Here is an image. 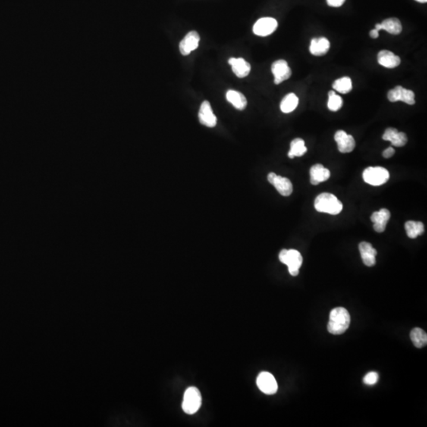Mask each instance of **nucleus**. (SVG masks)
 <instances>
[{
  "label": "nucleus",
  "instance_id": "nucleus-1",
  "mask_svg": "<svg viewBox=\"0 0 427 427\" xmlns=\"http://www.w3.org/2000/svg\"><path fill=\"white\" fill-rule=\"evenodd\" d=\"M350 317L345 308L338 307L331 310L328 324V332L332 335L343 334L348 329Z\"/></svg>",
  "mask_w": 427,
  "mask_h": 427
},
{
  "label": "nucleus",
  "instance_id": "nucleus-2",
  "mask_svg": "<svg viewBox=\"0 0 427 427\" xmlns=\"http://www.w3.org/2000/svg\"><path fill=\"white\" fill-rule=\"evenodd\" d=\"M315 209L318 212L326 213L329 215H339L343 210V203L337 196L331 193H321L314 202Z\"/></svg>",
  "mask_w": 427,
  "mask_h": 427
},
{
  "label": "nucleus",
  "instance_id": "nucleus-3",
  "mask_svg": "<svg viewBox=\"0 0 427 427\" xmlns=\"http://www.w3.org/2000/svg\"><path fill=\"white\" fill-rule=\"evenodd\" d=\"M279 257L283 264L287 265L289 273L292 276H297L303 261L300 252L295 249H283L280 252Z\"/></svg>",
  "mask_w": 427,
  "mask_h": 427
},
{
  "label": "nucleus",
  "instance_id": "nucleus-4",
  "mask_svg": "<svg viewBox=\"0 0 427 427\" xmlns=\"http://www.w3.org/2000/svg\"><path fill=\"white\" fill-rule=\"evenodd\" d=\"M202 404V396L200 392L196 387H190L186 390L184 400L182 403V409L186 414L193 415L200 409Z\"/></svg>",
  "mask_w": 427,
  "mask_h": 427
},
{
  "label": "nucleus",
  "instance_id": "nucleus-5",
  "mask_svg": "<svg viewBox=\"0 0 427 427\" xmlns=\"http://www.w3.org/2000/svg\"><path fill=\"white\" fill-rule=\"evenodd\" d=\"M389 172L383 167H368L363 172L364 181L373 186L385 184L389 179Z\"/></svg>",
  "mask_w": 427,
  "mask_h": 427
},
{
  "label": "nucleus",
  "instance_id": "nucleus-6",
  "mask_svg": "<svg viewBox=\"0 0 427 427\" xmlns=\"http://www.w3.org/2000/svg\"><path fill=\"white\" fill-rule=\"evenodd\" d=\"M415 94L411 89H405L403 86H397L388 91V99L391 102L403 101L407 105H413L415 103Z\"/></svg>",
  "mask_w": 427,
  "mask_h": 427
},
{
  "label": "nucleus",
  "instance_id": "nucleus-7",
  "mask_svg": "<svg viewBox=\"0 0 427 427\" xmlns=\"http://www.w3.org/2000/svg\"><path fill=\"white\" fill-rule=\"evenodd\" d=\"M258 388L267 395H273L278 391V384L272 374L268 372H262L256 379Z\"/></svg>",
  "mask_w": 427,
  "mask_h": 427
},
{
  "label": "nucleus",
  "instance_id": "nucleus-8",
  "mask_svg": "<svg viewBox=\"0 0 427 427\" xmlns=\"http://www.w3.org/2000/svg\"><path fill=\"white\" fill-rule=\"evenodd\" d=\"M268 180L270 184H272L276 189L282 196H289L292 194L293 184L287 177L276 175L274 173H270L268 175Z\"/></svg>",
  "mask_w": 427,
  "mask_h": 427
},
{
  "label": "nucleus",
  "instance_id": "nucleus-9",
  "mask_svg": "<svg viewBox=\"0 0 427 427\" xmlns=\"http://www.w3.org/2000/svg\"><path fill=\"white\" fill-rule=\"evenodd\" d=\"M271 71L274 78V84L276 85L290 79L292 75L291 69L289 67L287 61L284 60L274 61L271 65Z\"/></svg>",
  "mask_w": 427,
  "mask_h": 427
},
{
  "label": "nucleus",
  "instance_id": "nucleus-10",
  "mask_svg": "<svg viewBox=\"0 0 427 427\" xmlns=\"http://www.w3.org/2000/svg\"><path fill=\"white\" fill-rule=\"evenodd\" d=\"M278 23L273 17H262L253 26V33L256 36H267L276 30Z\"/></svg>",
  "mask_w": 427,
  "mask_h": 427
},
{
  "label": "nucleus",
  "instance_id": "nucleus-11",
  "mask_svg": "<svg viewBox=\"0 0 427 427\" xmlns=\"http://www.w3.org/2000/svg\"><path fill=\"white\" fill-rule=\"evenodd\" d=\"M200 42V36L196 31H191L184 36L179 45L180 53L183 55H189L194 50L197 49Z\"/></svg>",
  "mask_w": 427,
  "mask_h": 427
},
{
  "label": "nucleus",
  "instance_id": "nucleus-12",
  "mask_svg": "<svg viewBox=\"0 0 427 427\" xmlns=\"http://www.w3.org/2000/svg\"><path fill=\"white\" fill-rule=\"evenodd\" d=\"M335 140L337 142L339 151L341 153H350L355 149V139L344 131H337L335 134Z\"/></svg>",
  "mask_w": 427,
  "mask_h": 427
},
{
  "label": "nucleus",
  "instance_id": "nucleus-13",
  "mask_svg": "<svg viewBox=\"0 0 427 427\" xmlns=\"http://www.w3.org/2000/svg\"><path fill=\"white\" fill-rule=\"evenodd\" d=\"M199 120L201 124L208 127H215L217 124V117L213 113L209 101H205L201 104L199 111Z\"/></svg>",
  "mask_w": 427,
  "mask_h": 427
},
{
  "label": "nucleus",
  "instance_id": "nucleus-14",
  "mask_svg": "<svg viewBox=\"0 0 427 427\" xmlns=\"http://www.w3.org/2000/svg\"><path fill=\"white\" fill-rule=\"evenodd\" d=\"M391 214L388 209L382 208L378 211H375L371 215V221L374 223V229L378 233H383L385 230L386 226L389 221Z\"/></svg>",
  "mask_w": 427,
  "mask_h": 427
},
{
  "label": "nucleus",
  "instance_id": "nucleus-15",
  "mask_svg": "<svg viewBox=\"0 0 427 427\" xmlns=\"http://www.w3.org/2000/svg\"><path fill=\"white\" fill-rule=\"evenodd\" d=\"M382 139L385 141H389L393 146H396V147H402L407 142L406 135L403 132H398V130L394 127H388L386 129L383 135Z\"/></svg>",
  "mask_w": 427,
  "mask_h": 427
},
{
  "label": "nucleus",
  "instance_id": "nucleus-16",
  "mask_svg": "<svg viewBox=\"0 0 427 427\" xmlns=\"http://www.w3.org/2000/svg\"><path fill=\"white\" fill-rule=\"evenodd\" d=\"M359 252L365 266L373 267L376 264V256L378 252L369 242H361L359 246Z\"/></svg>",
  "mask_w": 427,
  "mask_h": 427
},
{
  "label": "nucleus",
  "instance_id": "nucleus-17",
  "mask_svg": "<svg viewBox=\"0 0 427 427\" xmlns=\"http://www.w3.org/2000/svg\"><path fill=\"white\" fill-rule=\"evenodd\" d=\"M229 64L231 66L233 73L240 79L247 77L251 71V65L242 58H230Z\"/></svg>",
  "mask_w": 427,
  "mask_h": 427
},
{
  "label": "nucleus",
  "instance_id": "nucleus-18",
  "mask_svg": "<svg viewBox=\"0 0 427 427\" xmlns=\"http://www.w3.org/2000/svg\"><path fill=\"white\" fill-rule=\"evenodd\" d=\"M310 182L313 185H318L321 182L326 181L330 178L329 170L324 168L321 164L312 165L310 169Z\"/></svg>",
  "mask_w": 427,
  "mask_h": 427
},
{
  "label": "nucleus",
  "instance_id": "nucleus-19",
  "mask_svg": "<svg viewBox=\"0 0 427 427\" xmlns=\"http://www.w3.org/2000/svg\"><path fill=\"white\" fill-rule=\"evenodd\" d=\"M375 29L380 31V30H385L390 34L398 35L402 32L401 23L398 18L396 17H390V18L385 19L381 23L376 24Z\"/></svg>",
  "mask_w": 427,
  "mask_h": 427
},
{
  "label": "nucleus",
  "instance_id": "nucleus-20",
  "mask_svg": "<svg viewBox=\"0 0 427 427\" xmlns=\"http://www.w3.org/2000/svg\"><path fill=\"white\" fill-rule=\"evenodd\" d=\"M378 62L380 65L386 68L391 69L398 67L401 60L400 57L395 55L393 52H390L388 50H382L378 53Z\"/></svg>",
  "mask_w": 427,
  "mask_h": 427
},
{
  "label": "nucleus",
  "instance_id": "nucleus-21",
  "mask_svg": "<svg viewBox=\"0 0 427 427\" xmlns=\"http://www.w3.org/2000/svg\"><path fill=\"white\" fill-rule=\"evenodd\" d=\"M330 49V42L327 38H313L311 41L309 52L316 57H322L325 55Z\"/></svg>",
  "mask_w": 427,
  "mask_h": 427
},
{
  "label": "nucleus",
  "instance_id": "nucleus-22",
  "mask_svg": "<svg viewBox=\"0 0 427 427\" xmlns=\"http://www.w3.org/2000/svg\"><path fill=\"white\" fill-rule=\"evenodd\" d=\"M228 102L238 110H244L247 106V99L243 94L239 91L228 90L226 95Z\"/></svg>",
  "mask_w": 427,
  "mask_h": 427
},
{
  "label": "nucleus",
  "instance_id": "nucleus-23",
  "mask_svg": "<svg viewBox=\"0 0 427 427\" xmlns=\"http://www.w3.org/2000/svg\"><path fill=\"white\" fill-rule=\"evenodd\" d=\"M299 98L295 94L290 93L283 98L280 104V109L284 114H290L293 110H295L299 105Z\"/></svg>",
  "mask_w": 427,
  "mask_h": 427
},
{
  "label": "nucleus",
  "instance_id": "nucleus-24",
  "mask_svg": "<svg viewBox=\"0 0 427 427\" xmlns=\"http://www.w3.org/2000/svg\"><path fill=\"white\" fill-rule=\"evenodd\" d=\"M404 227L406 235L412 239L416 238L417 237L422 235L425 230L422 221H407L405 223Z\"/></svg>",
  "mask_w": 427,
  "mask_h": 427
},
{
  "label": "nucleus",
  "instance_id": "nucleus-25",
  "mask_svg": "<svg viewBox=\"0 0 427 427\" xmlns=\"http://www.w3.org/2000/svg\"><path fill=\"white\" fill-rule=\"evenodd\" d=\"M306 152H307V147L305 145V141L303 139L297 138L290 142V150L288 153L289 158L301 157L305 155Z\"/></svg>",
  "mask_w": 427,
  "mask_h": 427
},
{
  "label": "nucleus",
  "instance_id": "nucleus-26",
  "mask_svg": "<svg viewBox=\"0 0 427 427\" xmlns=\"http://www.w3.org/2000/svg\"><path fill=\"white\" fill-rule=\"evenodd\" d=\"M411 340L417 348H422L427 344V334L424 330L415 328L410 333Z\"/></svg>",
  "mask_w": 427,
  "mask_h": 427
},
{
  "label": "nucleus",
  "instance_id": "nucleus-27",
  "mask_svg": "<svg viewBox=\"0 0 427 427\" xmlns=\"http://www.w3.org/2000/svg\"><path fill=\"white\" fill-rule=\"evenodd\" d=\"M333 89L340 94H347L352 89V81L349 77H343L335 81L332 85Z\"/></svg>",
  "mask_w": 427,
  "mask_h": 427
},
{
  "label": "nucleus",
  "instance_id": "nucleus-28",
  "mask_svg": "<svg viewBox=\"0 0 427 427\" xmlns=\"http://www.w3.org/2000/svg\"><path fill=\"white\" fill-rule=\"evenodd\" d=\"M342 106H343V99L341 97L337 95L335 91H329L328 92V109L332 112H337L342 108Z\"/></svg>",
  "mask_w": 427,
  "mask_h": 427
},
{
  "label": "nucleus",
  "instance_id": "nucleus-29",
  "mask_svg": "<svg viewBox=\"0 0 427 427\" xmlns=\"http://www.w3.org/2000/svg\"><path fill=\"white\" fill-rule=\"evenodd\" d=\"M378 379H379V375L378 373L369 372L364 377L363 382L367 385H374L378 382Z\"/></svg>",
  "mask_w": 427,
  "mask_h": 427
},
{
  "label": "nucleus",
  "instance_id": "nucleus-30",
  "mask_svg": "<svg viewBox=\"0 0 427 427\" xmlns=\"http://www.w3.org/2000/svg\"><path fill=\"white\" fill-rule=\"evenodd\" d=\"M346 0H327L328 6L332 7H340L344 4Z\"/></svg>",
  "mask_w": 427,
  "mask_h": 427
},
{
  "label": "nucleus",
  "instance_id": "nucleus-31",
  "mask_svg": "<svg viewBox=\"0 0 427 427\" xmlns=\"http://www.w3.org/2000/svg\"><path fill=\"white\" fill-rule=\"evenodd\" d=\"M395 155V150L393 147H388V149L384 150L383 152V157L384 158H389Z\"/></svg>",
  "mask_w": 427,
  "mask_h": 427
},
{
  "label": "nucleus",
  "instance_id": "nucleus-32",
  "mask_svg": "<svg viewBox=\"0 0 427 427\" xmlns=\"http://www.w3.org/2000/svg\"><path fill=\"white\" fill-rule=\"evenodd\" d=\"M369 35H370L371 38H374V39H377V38L379 36V31H378L377 29H374L369 32Z\"/></svg>",
  "mask_w": 427,
  "mask_h": 427
},
{
  "label": "nucleus",
  "instance_id": "nucleus-33",
  "mask_svg": "<svg viewBox=\"0 0 427 427\" xmlns=\"http://www.w3.org/2000/svg\"><path fill=\"white\" fill-rule=\"evenodd\" d=\"M415 1L421 3V4H425L427 2V0H415Z\"/></svg>",
  "mask_w": 427,
  "mask_h": 427
}]
</instances>
